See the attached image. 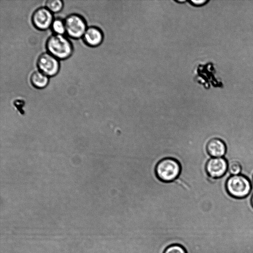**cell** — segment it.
<instances>
[{"label": "cell", "mask_w": 253, "mask_h": 253, "mask_svg": "<svg viewBox=\"0 0 253 253\" xmlns=\"http://www.w3.org/2000/svg\"><path fill=\"white\" fill-rule=\"evenodd\" d=\"M52 13L46 7L37 9L33 13L32 21L37 29L45 30L48 29L53 21Z\"/></svg>", "instance_id": "7"}, {"label": "cell", "mask_w": 253, "mask_h": 253, "mask_svg": "<svg viewBox=\"0 0 253 253\" xmlns=\"http://www.w3.org/2000/svg\"><path fill=\"white\" fill-rule=\"evenodd\" d=\"M181 171V166L178 160L167 157L160 160L155 167L157 178L164 182H170L176 179Z\"/></svg>", "instance_id": "1"}, {"label": "cell", "mask_w": 253, "mask_h": 253, "mask_svg": "<svg viewBox=\"0 0 253 253\" xmlns=\"http://www.w3.org/2000/svg\"><path fill=\"white\" fill-rule=\"evenodd\" d=\"M225 188L231 197L241 199L247 197L251 193L252 184L249 179L244 175H231L226 180Z\"/></svg>", "instance_id": "3"}, {"label": "cell", "mask_w": 253, "mask_h": 253, "mask_svg": "<svg viewBox=\"0 0 253 253\" xmlns=\"http://www.w3.org/2000/svg\"><path fill=\"white\" fill-rule=\"evenodd\" d=\"M32 84L36 88H43L48 83L49 77L40 71L34 72L30 77Z\"/></svg>", "instance_id": "10"}, {"label": "cell", "mask_w": 253, "mask_h": 253, "mask_svg": "<svg viewBox=\"0 0 253 253\" xmlns=\"http://www.w3.org/2000/svg\"><path fill=\"white\" fill-rule=\"evenodd\" d=\"M191 1L196 4H202L206 3L208 1L206 0H191Z\"/></svg>", "instance_id": "15"}, {"label": "cell", "mask_w": 253, "mask_h": 253, "mask_svg": "<svg viewBox=\"0 0 253 253\" xmlns=\"http://www.w3.org/2000/svg\"><path fill=\"white\" fill-rule=\"evenodd\" d=\"M251 204L252 206V207L253 208V194L252 195V197H251Z\"/></svg>", "instance_id": "16"}, {"label": "cell", "mask_w": 253, "mask_h": 253, "mask_svg": "<svg viewBox=\"0 0 253 253\" xmlns=\"http://www.w3.org/2000/svg\"><path fill=\"white\" fill-rule=\"evenodd\" d=\"M242 169L240 163L237 161H232L228 163V170L232 175L240 174Z\"/></svg>", "instance_id": "13"}, {"label": "cell", "mask_w": 253, "mask_h": 253, "mask_svg": "<svg viewBox=\"0 0 253 253\" xmlns=\"http://www.w3.org/2000/svg\"><path fill=\"white\" fill-rule=\"evenodd\" d=\"M83 37L84 42L88 46L91 47L99 45L103 39L101 30L95 26L87 28Z\"/></svg>", "instance_id": "9"}, {"label": "cell", "mask_w": 253, "mask_h": 253, "mask_svg": "<svg viewBox=\"0 0 253 253\" xmlns=\"http://www.w3.org/2000/svg\"><path fill=\"white\" fill-rule=\"evenodd\" d=\"M37 65L39 71L48 77L56 75L60 69L58 59L48 52L43 53L39 56Z\"/></svg>", "instance_id": "5"}, {"label": "cell", "mask_w": 253, "mask_h": 253, "mask_svg": "<svg viewBox=\"0 0 253 253\" xmlns=\"http://www.w3.org/2000/svg\"><path fill=\"white\" fill-rule=\"evenodd\" d=\"M66 34L73 39L83 37L87 28L84 19L78 14L73 13L64 20Z\"/></svg>", "instance_id": "4"}, {"label": "cell", "mask_w": 253, "mask_h": 253, "mask_svg": "<svg viewBox=\"0 0 253 253\" xmlns=\"http://www.w3.org/2000/svg\"><path fill=\"white\" fill-rule=\"evenodd\" d=\"M206 148L207 153L212 158L223 157L227 150L225 142L218 138H213L209 140Z\"/></svg>", "instance_id": "8"}, {"label": "cell", "mask_w": 253, "mask_h": 253, "mask_svg": "<svg viewBox=\"0 0 253 253\" xmlns=\"http://www.w3.org/2000/svg\"><path fill=\"white\" fill-rule=\"evenodd\" d=\"M51 28L55 34L63 35L66 33L64 20L61 18H56L54 19Z\"/></svg>", "instance_id": "11"}, {"label": "cell", "mask_w": 253, "mask_h": 253, "mask_svg": "<svg viewBox=\"0 0 253 253\" xmlns=\"http://www.w3.org/2000/svg\"><path fill=\"white\" fill-rule=\"evenodd\" d=\"M228 163L223 157L211 158L206 163L205 170L212 178H219L225 175L228 170Z\"/></svg>", "instance_id": "6"}, {"label": "cell", "mask_w": 253, "mask_h": 253, "mask_svg": "<svg viewBox=\"0 0 253 253\" xmlns=\"http://www.w3.org/2000/svg\"><path fill=\"white\" fill-rule=\"evenodd\" d=\"M163 253H187L186 249L178 244H172L167 247Z\"/></svg>", "instance_id": "14"}, {"label": "cell", "mask_w": 253, "mask_h": 253, "mask_svg": "<svg viewBox=\"0 0 253 253\" xmlns=\"http://www.w3.org/2000/svg\"><path fill=\"white\" fill-rule=\"evenodd\" d=\"M45 6L52 13H57L62 9L63 2L61 0H48L46 1Z\"/></svg>", "instance_id": "12"}, {"label": "cell", "mask_w": 253, "mask_h": 253, "mask_svg": "<svg viewBox=\"0 0 253 253\" xmlns=\"http://www.w3.org/2000/svg\"><path fill=\"white\" fill-rule=\"evenodd\" d=\"M46 48L48 53L58 60L69 58L73 51L71 42L67 38L61 35L50 36L46 41Z\"/></svg>", "instance_id": "2"}]
</instances>
